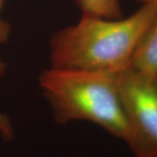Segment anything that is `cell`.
Returning a JSON list of instances; mask_svg holds the SVG:
<instances>
[{
    "instance_id": "obj_1",
    "label": "cell",
    "mask_w": 157,
    "mask_h": 157,
    "mask_svg": "<svg viewBox=\"0 0 157 157\" xmlns=\"http://www.w3.org/2000/svg\"><path fill=\"white\" fill-rule=\"evenodd\" d=\"M157 12L144 4L127 17L109 19L82 15L58 31L50 41L52 67L117 74L131 67L142 34Z\"/></svg>"
},
{
    "instance_id": "obj_2",
    "label": "cell",
    "mask_w": 157,
    "mask_h": 157,
    "mask_svg": "<svg viewBox=\"0 0 157 157\" xmlns=\"http://www.w3.org/2000/svg\"><path fill=\"white\" fill-rule=\"evenodd\" d=\"M39 82L58 123L90 121L128 143L130 130L116 74L51 67Z\"/></svg>"
},
{
    "instance_id": "obj_3",
    "label": "cell",
    "mask_w": 157,
    "mask_h": 157,
    "mask_svg": "<svg viewBox=\"0 0 157 157\" xmlns=\"http://www.w3.org/2000/svg\"><path fill=\"white\" fill-rule=\"evenodd\" d=\"M135 157H157V74L128 67L116 74Z\"/></svg>"
},
{
    "instance_id": "obj_4",
    "label": "cell",
    "mask_w": 157,
    "mask_h": 157,
    "mask_svg": "<svg viewBox=\"0 0 157 157\" xmlns=\"http://www.w3.org/2000/svg\"><path fill=\"white\" fill-rule=\"evenodd\" d=\"M131 67L142 73L157 74V12L140 38Z\"/></svg>"
},
{
    "instance_id": "obj_5",
    "label": "cell",
    "mask_w": 157,
    "mask_h": 157,
    "mask_svg": "<svg viewBox=\"0 0 157 157\" xmlns=\"http://www.w3.org/2000/svg\"><path fill=\"white\" fill-rule=\"evenodd\" d=\"M82 15L117 19L123 17L120 0H74Z\"/></svg>"
},
{
    "instance_id": "obj_6",
    "label": "cell",
    "mask_w": 157,
    "mask_h": 157,
    "mask_svg": "<svg viewBox=\"0 0 157 157\" xmlns=\"http://www.w3.org/2000/svg\"><path fill=\"white\" fill-rule=\"evenodd\" d=\"M7 66L5 62L0 59V78L6 73ZM0 135L6 140H11L13 136V128L11 121L8 117L0 113Z\"/></svg>"
},
{
    "instance_id": "obj_7",
    "label": "cell",
    "mask_w": 157,
    "mask_h": 157,
    "mask_svg": "<svg viewBox=\"0 0 157 157\" xmlns=\"http://www.w3.org/2000/svg\"><path fill=\"white\" fill-rule=\"evenodd\" d=\"M6 1V0H0V14L3 7L5 6ZM11 28L10 24L6 22V20L2 19L0 17V45L5 44L8 41L11 35Z\"/></svg>"
},
{
    "instance_id": "obj_8",
    "label": "cell",
    "mask_w": 157,
    "mask_h": 157,
    "mask_svg": "<svg viewBox=\"0 0 157 157\" xmlns=\"http://www.w3.org/2000/svg\"><path fill=\"white\" fill-rule=\"evenodd\" d=\"M142 5L144 4H157V0H138Z\"/></svg>"
}]
</instances>
